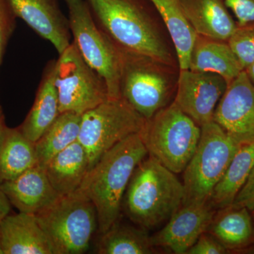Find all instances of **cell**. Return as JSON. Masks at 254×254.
<instances>
[{
  "mask_svg": "<svg viewBox=\"0 0 254 254\" xmlns=\"http://www.w3.org/2000/svg\"><path fill=\"white\" fill-rule=\"evenodd\" d=\"M147 155L139 133H133L102 155L87 173L77 190L94 204L100 233L118 221L130 179Z\"/></svg>",
  "mask_w": 254,
  "mask_h": 254,
  "instance_id": "1",
  "label": "cell"
},
{
  "mask_svg": "<svg viewBox=\"0 0 254 254\" xmlns=\"http://www.w3.org/2000/svg\"><path fill=\"white\" fill-rule=\"evenodd\" d=\"M101 29L120 49L174 66L168 45L144 0H86Z\"/></svg>",
  "mask_w": 254,
  "mask_h": 254,
  "instance_id": "2",
  "label": "cell"
},
{
  "mask_svg": "<svg viewBox=\"0 0 254 254\" xmlns=\"http://www.w3.org/2000/svg\"><path fill=\"white\" fill-rule=\"evenodd\" d=\"M184 195L176 174L148 155L133 171L123 203L128 218L148 231L170 220L181 208Z\"/></svg>",
  "mask_w": 254,
  "mask_h": 254,
  "instance_id": "3",
  "label": "cell"
},
{
  "mask_svg": "<svg viewBox=\"0 0 254 254\" xmlns=\"http://www.w3.org/2000/svg\"><path fill=\"white\" fill-rule=\"evenodd\" d=\"M201 128L175 103L145 120L139 132L148 155L175 174L183 173L199 142Z\"/></svg>",
  "mask_w": 254,
  "mask_h": 254,
  "instance_id": "4",
  "label": "cell"
},
{
  "mask_svg": "<svg viewBox=\"0 0 254 254\" xmlns=\"http://www.w3.org/2000/svg\"><path fill=\"white\" fill-rule=\"evenodd\" d=\"M35 215L50 241L53 254H84L98 229L94 204L78 190L60 197Z\"/></svg>",
  "mask_w": 254,
  "mask_h": 254,
  "instance_id": "5",
  "label": "cell"
},
{
  "mask_svg": "<svg viewBox=\"0 0 254 254\" xmlns=\"http://www.w3.org/2000/svg\"><path fill=\"white\" fill-rule=\"evenodd\" d=\"M198 146L184 170L182 205L208 203L214 188L240 148L218 124H205Z\"/></svg>",
  "mask_w": 254,
  "mask_h": 254,
  "instance_id": "6",
  "label": "cell"
},
{
  "mask_svg": "<svg viewBox=\"0 0 254 254\" xmlns=\"http://www.w3.org/2000/svg\"><path fill=\"white\" fill-rule=\"evenodd\" d=\"M64 1L73 43L86 63L105 80L108 99L121 98V49L98 26L86 0Z\"/></svg>",
  "mask_w": 254,
  "mask_h": 254,
  "instance_id": "7",
  "label": "cell"
},
{
  "mask_svg": "<svg viewBox=\"0 0 254 254\" xmlns=\"http://www.w3.org/2000/svg\"><path fill=\"white\" fill-rule=\"evenodd\" d=\"M145 122L123 98L108 99L83 113L78 141L88 155L89 170L114 145L139 133Z\"/></svg>",
  "mask_w": 254,
  "mask_h": 254,
  "instance_id": "8",
  "label": "cell"
},
{
  "mask_svg": "<svg viewBox=\"0 0 254 254\" xmlns=\"http://www.w3.org/2000/svg\"><path fill=\"white\" fill-rule=\"evenodd\" d=\"M121 98L145 120L168 105L172 83L170 66L144 55L121 49Z\"/></svg>",
  "mask_w": 254,
  "mask_h": 254,
  "instance_id": "9",
  "label": "cell"
},
{
  "mask_svg": "<svg viewBox=\"0 0 254 254\" xmlns=\"http://www.w3.org/2000/svg\"><path fill=\"white\" fill-rule=\"evenodd\" d=\"M55 85L60 113L82 115L108 99L105 80L86 63L73 42L56 60Z\"/></svg>",
  "mask_w": 254,
  "mask_h": 254,
  "instance_id": "10",
  "label": "cell"
},
{
  "mask_svg": "<svg viewBox=\"0 0 254 254\" xmlns=\"http://www.w3.org/2000/svg\"><path fill=\"white\" fill-rule=\"evenodd\" d=\"M213 121L240 146L254 143V85L245 70L227 85Z\"/></svg>",
  "mask_w": 254,
  "mask_h": 254,
  "instance_id": "11",
  "label": "cell"
},
{
  "mask_svg": "<svg viewBox=\"0 0 254 254\" xmlns=\"http://www.w3.org/2000/svg\"><path fill=\"white\" fill-rule=\"evenodd\" d=\"M227 85L218 73L180 69L174 103L201 127L213 121L215 108Z\"/></svg>",
  "mask_w": 254,
  "mask_h": 254,
  "instance_id": "12",
  "label": "cell"
},
{
  "mask_svg": "<svg viewBox=\"0 0 254 254\" xmlns=\"http://www.w3.org/2000/svg\"><path fill=\"white\" fill-rule=\"evenodd\" d=\"M215 211L208 203L182 205L162 230L150 236L154 247L174 254L187 253L207 229Z\"/></svg>",
  "mask_w": 254,
  "mask_h": 254,
  "instance_id": "13",
  "label": "cell"
},
{
  "mask_svg": "<svg viewBox=\"0 0 254 254\" xmlns=\"http://www.w3.org/2000/svg\"><path fill=\"white\" fill-rule=\"evenodd\" d=\"M17 18L43 39L52 43L60 55L71 44L68 16L58 0H9Z\"/></svg>",
  "mask_w": 254,
  "mask_h": 254,
  "instance_id": "14",
  "label": "cell"
},
{
  "mask_svg": "<svg viewBox=\"0 0 254 254\" xmlns=\"http://www.w3.org/2000/svg\"><path fill=\"white\" fill-rule=\"evenodd\" d=\"M0 188L18 212L33 215L48 208L61 197L50 184L45 168L38 165L14 180L0 184Z\"/></svg>",
  "mask_w": 254,
  "mask_h": 254,
  "instance_id": "15",
  "label": "cell"
},
{
  "mask_svg": "<svg viewBox=\"0 0 254 254\" xmlns=\"http://www.w3.org/2000/svg\"><path fill=\"white\" fill-rule=\"evenodd\" d=\"M0 244L4 254H53L36 215L9 213L0 221Z\"/></svg>",
  "mask_w": 254,
  "mask_h": 254,
  "instance_id": "16",
  "label": "cell"
},
{
  "mask_svg": "<svg viewBox=\"0 0 254 254\" xmlns=\"http://www.w3.org/2000/svg\"><path fill=\"white\" fill-rule=\"evenodd\" d=\"M55 67L56 60L47 63L31 110L18 126L24 136L35 143L60 114L59 98L55 85Z\"/></svg>",
  "mask_w": 254,
  "mask_h": 254,
  "instance_id": "17",
  "label": "cell"
},
{
  "mask_svg": "<svg viewBox=\"0 0 254 254\" xmlns=\"http://www.w3.org/2000/svg\"><path fill=\"white\" fill-rule=\"evenodd\" d=\"M197 35L228 41L237 27L223 0H180Z\"/></svg>",
  "mask_w": 254,
  "mask_h": 254,
  "instance_id": "18",
  "label": "cell"
},
{
  "mask_svg": "<svg viewBox=\"0 0 254 254\" xmlns=\"http://www.w3.org/2000/svg\"><path fill=\"white\" fill-rule=\"evenodd\" d=\"M207 232L215 237L230 253L240 254L254 245V223L250 210L232 205L219 209Z\"/></svg>",
  "mask_w": 254,
  "mask_h": 254,
  "instance_id": "19",
  "label": "cell"
},
{
  "mask_svg": "<svg viewBox=\"0 0 254 254\" xmlns=\"http://www.w3.org/2000/svg\"><path fill=\"white\" fill-rule=\"evenodd\" d=\"M47 176L60 196L73 193L81 186L89 170V160L79 141L68 145L47 163Z\"/></svg>",
  "mask_w": 254,
  "mask_h": 254,
  "instance_id": "20",
  "label": "cell"
},
{
  "mask_svg": "<svg viewBox=\"0 0 254 254\" xmlns=\"http://www.w3.org/2000/svg\"><path fill=\"white\" fill-rule=\"evenodd\" d=\"M190 69L218 73L228 83L244 71L228 42L200 35L192 49Z\"/></svg>",
  "mask_w": 254,
  "mask_h": 254,
  "instance_id": "21",
  "label": "cell"
},
{
  "mask_svg": "<svg viewBox=\"0 0 254 254\" xmlns=\"http://www.w3.org/2000/svg\"><path fill=\"white\" fill-rule=\"evenodd\" d=\"M36 165V143L18 127H6L0 141V184L14 180Z\"/></svg>",
  "mask_w": 254,
  "mask_h": 254,
  "instance_id": "22",
  "label": "cell"
},
{
  "mask_svg": "<svg viewBox=\"0 0 254 254\" xmlns=\"http://www.w3.org/2000/svg\"><path fill=\"white\" fill-rule=\"evenodd\" d=\"M163 18L176 50L180 69H189L197 33L187 18L180 0H148Z\"/></svg>",
  "mask_w": 254,
  "mask_h": 254,
  "instance_id": "23",
  "label": "cell"
},
{
  "mask_svg": "<svg viewBox=\"0 0 254 254\" xmlns=\"http://www.w3.org/2000/svg\"><path fill=\"white\" fill-rule=\"evenodd\" d=\"M254 166V143L241 145L221 180L214 188L209 204L214 209L233 204Z\"/></svg>",
  "mask_w": 254,
  "mask_h": 254,
  "instance_id": "24",
  "label": "cell"
},
{
  "mask_svg": "<svg viewBox=\"0 0 254 254\" xmlns=\"http://www.w3.org/2000/svg\"><path fill=\"white\" fill-rule=\"evenodd\" d=\"M81 115L65 112L60 113L54 123L36 142L38 165L45 168L55 155L78 141Z\"/></svg>",
  "mask_w": 254,
  "mask_h": 254,
  "instance_id": "25",
  "label": "cell"
},
{
  "mask_svg": "<svg viewBox=\"0 0 254 254\" xmlns=\"http://www.w3.org/2000/svg\"><path fill=\"white\" fill-rule=\"evenodd\" d=\"M97 245L99 254H150L155 252L148 230L117 221L102 234Z\"/></svg>",
  "mask_w": 254,
  "mask_h": 254,
  "instance_id": "26",
  "label": "cell"
},
{
  "mask_svg": "<svg viewBox=\"0 0 254 254\" xmlns=\"http://www.w3.org/2000/svg\"><path fill=\"white\" fill-rule=\"evenodd\" d=\"M227 42L243 69H247L254 62V23L237 25Z\"/></svg>",
  "mask_w": 254,
  "mask_h": 254,
  "instance_id": "27",
  "label": "cell"
},
{
  "mask_svg": "<svg viewBox=\"0 0 254 254\" xmlns=\"http://www.w3.org/2000/svg\"><path fill=\"white\" fill-rule=\"evenodd\" d=\"M17 18L9 0H0V67L10 39L16 30Z\"/></svg>",
  "mask_w": 254,
  "mask_h": 254,
  "instance_id": "28",
  "label": "cell"
},
{
  "mask_svg": "<svg viewBox=\"0 0 254 254\" xmlns=\"http://www.w3.org/2000/svg\"><path fill=\"white\" fill-rule=\"evenodd\" d=\"M187 254H225L230 252L208 232L202 234Z\"/></svg>",
  "mask_w": 254,
  "mask_h": 254,
  "instance_id": "29",
  "label": "cell"
},
{
  "mask_svg": "<svg viewBox=\"0 0 254 254\" xmlns=\"http://www.w3.org/2000/svg\"><path fill=\"white\" fill-rule=\"evenodd\" d=\"M237 18V25L254 23V0H223Z\"/></svg>",
  "mask_w": 254,
  "mask_h": 254,
  "instance_id": "30",
  "label": "cell"
},
{
  "mask_svg": "<svg viewBox=\"0 0 254 254\" xmlns=\"http://www.w3.org/2000/svg\"><path fill=\"white\" fill-rule=\"evenodd\" d=\"M233 205L237 207H246L251 210L254 207V166L250 177L237 194Z\"/></svg>",
  "mask_w": 254,
  "mask_h": 254,
  "instance_id": "31",
  "label": "cell"
},
{
  "mask_svg": "<svg viewBox=\"0 0 254 254\" xmlns=\"http://www.w3.org/2000/svg\"><path fill=\"white\" fill-rule=\"evenodd\" d=\"M11 206L7 197L0 188V221L11 213Z\"/></svg>",
  "mask_w": 254,
  "mask_h": 254,
  "instance_id": "32",
  "label": "cell"
},
{
  "mask_svg": "<svg viewBox=\"0 0 254 254\" xmlns=\"http://www.w3.org/2000/svg\"><path fill=\"white\" fill-rule=\"evenodd\" d=\"M7 125L6 124V120H5V115L2 108L0 105V141L2 138L5 130H6Z\"/></svg>",
  "mask_w": 254,
  "mask_h": 254,
  "instance_id": "33",
  "label": "cell"
},
{
  "mask_svg": "<svg viewBox=\"0 0 254 254\" xmlns=\"http://www.w3.org/2000/svg\"><path fill=\"white\" fill-rule=\"evenodd\" d=\"M245 71L246 73H247V76L250 78L251 81H252L254 85V62L247 69L245 70Z\"/></svg>",
  "mask_w": 254,
  "mask_h": 254,
  "instance_id": "34",
  "label": "cell"
},
{
  "mask_svg": "<svg viewBox=\"0 0 254 254\" xmlns=\"http://www.w3.org/2000/svg\"><path fill=\"white\" fill-rule=\"evenodd\" d=\"M251 214H252V218H253V221L254 223V207L253 208L250 210Z\"/></svg>",
  "mask_w": 254,
  "mask_h": 254,
  "instance_id": "35",
  "label": "cell"
},
{
  "mask_svg": "<svg viewBox=\"0 0 254 254\" xmlns=\"http://www.w3.org/2000/svg\"><path fill=\"white\" fill-rule=\"evenodd\" d=\"M0 254H3L2 249H1V244H0Z\"/></svg>",
  "mask_w": 254,
  "mask_h": 254,
  "instance_id": "36",
  "label": "cell"
}]
</instances>
